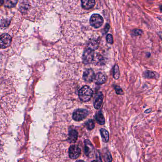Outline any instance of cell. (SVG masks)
I'll return each mask as SVG.
<instances>
[{"label": "cell", "mask_w": 162, "mask_h": 162, "mask_svg": "<svg viewBox=\"0 0 162 162\" xmlns=\"http://www.w3.org/2000/svg\"><path fill=\"white\" fill-rule=\"evenodd\" d=\"M94 54L93 50L88 48L83 54V61L84 64L87 65L93 61Z\"/></svg>", "instance_id": "4"}, {"label": "cell", "mask_w": 162, "mask_h": 162, "mask_svg": "<svg viewBox=\"0 0 162 162\" xmlns=\"http://www.w3.org/2000/svg\"><path fill=\"white\" fill-rule=\"evenodd\" d=\"M109 24H107L105 27V30H106V32H108L109 29Z\"/></svg>", "instance_id": "24"}, {"label": "cell", "mask_w": 162, "mask_h": 162, "mask_svg": "<svg viewBox=\"0 0 162 162\" xmlns=\"http://www.w3.org/2000/svg\"><path fill=\"white\" fill-rule=\"evenodd\" d=\"M4 3V0H0V6L3 4Z\"/></svg>", "instance_id": "26"}, {"label": "cell", "mask_w": 162, "mask_h": 162, "mask_svg": "<svg viewBox=\"0 0 162 162\" xmlns=\"http://www.w3.org/2000/svg\"><path fill=\"white\" fill-rule=\"evenodd\" d=\"M68 153L70 158L76 159L80 156L81 150L78 146L73 145L69 148Z\"/></svg>", "instance_id": "6"}, {"label": "cell", "mask_w": 162, "mask_h": 162, "mask_svg": "<svg viewBox=\"0 0 162 162\" xmlns=\"http://www.w3.org/2000/svg\"><path fill=\"white\" fill-rule=\"evenodd\" d=\"M76 162H85L84 161H82V160H79V161H76Z\"/></svg>", "instance_id": "29"}, {"label": "cell", "mask_w": 162, "mask_h": 162, "mask_svg": "<svg viewBox=\"0 0 162 162\" xmlns=\"http://www.w3.org/2000/svg\"><path fill=\"white\" fill-rule=\"evenodd\" d=\"M158 35L160 39L162 40V32H158Z\"/></svg>", "instance_id": "25"}, {"label": "cell", "mask_w": 162, "mask_h": 162, "mask_svg": "<svg viewBox=\"0 0 162 162\" xmlns=\"http://www.w3.org/2000/svg\"><path fill=\"white\" fill-rule=\"evenodd\" d=\"M95 83L97 84H102L104 83L107 81V77L102 73H98L95 76L94 78Z\"/></svg>", "instance_id": "9"}, {"label": "cell", "mask_w": 162, "mask_h": 162, "mask_svg": "<svg viewBox=\"0 0 162 162\" xmlns=\"http://www.w3.org/2000/svg\"><path fill=\"white\" fill-rule=\"evenodd\" d=\"M99 45V42L96 39H91L88 42V48L90 49H92L93 50H94L98 48Z\"/></svg>", "instance_id": "13"}, {"label": "cell", "mask_w": 162, "mask_h": 162, "mask_svg": "<svg viewBox=\"0 0 162 162\" xmlns=\"http://www.w3.org/2000/svg\"><path fill=\"white\" fill-rule=\"evenodd\" d=\"M95 74L92 69H87L84 71L83 74V79L86 82H91L94 79Z\"/></svg>", "instance_id": "7"}, {"label": "cell", "mask_w": 162, "mask_h": 162, "mask_svg": "<svg viewBox=\"0 0 162 162\" xmlns=\"http://www.w3.org/2000/svg\"><path fill=\"white\" fill-rule=\"evenodd\" d=\"M103 58L102 55H98V54L94 55L93 61L94 62V63H95L96 65H101V63L103 62Z\"/></svg>", "instance_id": "18"}, {"label": "cell", "mask_w": 162, "mask_h": 162, "mask_svg": "<svg viewBox=\"0 0 162 162\" xmlns=\"http://www.w3.org/2000/svg\"><path fill=\"white\" fill-rule=\"evenodd\" d=\"M106 39H107V41L108 43H109V44H112L113 43V37H112V36L111 34H108V35L107 36Z\"/></svg>", "instance_id": "23"}, {"label": "cell", "mask_w": 162, "mask_h": 162, "mask_svg": "<svg viewBox=\"0 0 162 162\" xmlns=\"http://www.w3.org/2000/svg\"><path fill=\"white\" fill-rule=\"evenodd\" d=\"M103 94H102V93H99L94 99L93 102L94 107L95 109H99L101 108L103 102Z\"/></svg>", "instance_id": "8"}, {"label": "cell", "mask_w": 162, "mask_h": 162, "mask_svg": "<svg viewBox=\"0 0 162 162\" xmlns=\"http://www.w3.org/2000/svg\"><path fill=\"white\" fill-rule=\"evenodd\" d=\"M143 34V30L140 29H135L132 30V35L135 36L142 35Z\"/></svg>", "instance_id": "21"}, {"label": "cell", "mask_w": 162, "mask_h": 162, "mask_svg": "<svg viewBox=\"0 0 162 162\" xmlns=\"http://www.w3.org/2000/svg\"><path fill=\"white\" fill-rule=\"evenodd\" d=\"M88 143H86L84 151L86 153V155L87 156H89L90 154L92 153V151H93V146H92L89 141H88Z\"/></svg>", "instance_id": "16"}, {"label": "cell", "mask_w": 162, "mask_h": 162, "mask_svg": "<svg viewBox=\"0 0 162 162\" xmlns=\"http://www.w3.org/2000/svg\"><path fill=\"white\" fill-rule=\"evenodd\" d=\"M120 76V73H119V68L118 65H116L114 67L113 70V77L115 79H118Z\"/></svg>", "instance_id": "19"}, {"label": "cell", "mask_w": 162, "mask_h": 162, "mask_svg": "<svg viewBox=\"0 0 162 162\" xmlns=\"http://www.w3.org/2000/svg\"><path fill=\"white\" fill-rule=\"evenodd\" d=\"M97 162H102V160H101V157L100 158H99L97 160Z\"/></svg>", "instance_id": "27"}, {"label": "cell", "mask_w": 162, "mask_h": 162, "mask_svg": "<svg viewBox=\"0 0 162 162\" xmlns=\"http://www.w3.org/2000/svg\"><path fill=\"white\" fill-rule=\"evenodd\" d=\"M90 25L97 29L102 25L103 23V18L99 14H93L90 17Z\"/></svg>", "instance_id": "2"}, {"label": "cell", "mask_w": 162, "mask_h": 162, "mask_svg": "<svg viewBox=\"0 0 162 162\" xmlns=\"http://www.w3.org/2000/svg\"><path fill=\"white\" fill-rule=\"evenodd\" d=\"M115 88V89L116 92L117 94H119V95H122L123 94V90L119 86H116Z\"/></svg>", "instance_id": "22"}, {"label": "cell", "mask_w": 162, "mask_h": 162, "mask_svg": "<svg viewBox=\"0 0 162 162\" xmlns=\"http://www.w3.org/2000/svg\"><path fill=\"white\" fill-rule=\"evenodd\" d=\"M160 11L162 13V5H160L159 7Z\"/></svg>", "instance_id": "28"}, {"label": "cell", "mask_w": 162, "mask_h": 162, "mask_svg": "<svg viewBox=\"0 0 162 162\" xmlns=\"http://www.w3.org/2000/svg\"><path fill=\"white\" fill-rule=\"evenodd\" d=\"M143 76L145 78L147 79H157L159 78V74L158 73H156L151 71H146L143 73Z\"/></svg>", "instance_id": "12"}, {"label": "cell", "mask_w": 162, "mask_h": 162, "mask_svg": "<svg viewBox=\"0 0 162 162\" xmlns=\"http://www.w3.org/2000/svg\"><path fill=\"white\" fill-rule=\"evenodd\" d=\"M18 0H5V6L8 8H13L16 5Z\"/></svg>", "instance_id": "17"}, {"label": "cell", "mask_w": 162, "mask_h": 162, "mask_svg": "<svg viewBox=\"0 0 162 162\" xmlns=\"http://www.w3.org/2000/svg\"><path fill=\"white\" fill-rule=\"evenodd\" d=\"M101 131V136L103 141L107 142L109 140V134L108 131L106 130L104 128H102L100 130Z\"/></svg>", "instance_id": "15"}, {"label": "cell", "mask_w": 162, "mask_h": 162, "mask_svg": "<svg viewBox=\"0 0 162 162\" xmlns=\"http://www.w3.org/2000/svg\"><path fill=\"white\" fill-rule=\"evenodd\" d=\"M95 122L93 120H92V119L89 120L86 123L87 128L89 130H92L93 129L94 127H95Z\"/></svg>", "instance_id": "20"}, {"label": "cell", "mask_w": 162, "mask_h": 162, "mask_svg": "<svg viewBox=\"0 0 162 162\" xmlns=\"http://www.w3.org/2000/svg\"><path fill=\"white\" fill-rule=\"evenodd\" d=\"M81 2L83 8L86 10L91 9L95 5V0H82Z\"/></svg>", "instance_id": "10"}, {"label": "cell", "mask_w": 162, "mask_h": 162, "mask_svg": "<svg viewBox=\"0 0 162 162\" xmlns=\"http://www.w3.org/2000/svg\"><path fill=\"white\" fill-rule=\"evenodd\" d=\"M92 162H98L97 160H93V161H92Z\"/></svg>", "instance_id": "30"}, {"label": "cell", "mask_w": 162, "mask_h": 162, "mask_svg": "<svg viewBox=\"0 0 162 162\" xmlns=\"http://www.w3.org/2000/svg\"><path fill=\"white\" fill-rule=\"evenodd\" d=\"M11 37L9 34L4 33L0 36V48L4 49L11 45Z\"/></svg>", "instance_id": "3"}, {"label": "cell", "mask_w": 162, "mask_h": 162, "mask_svg": "<svg viewBox=\"0 0 162 162\" xmlns=\"http://www.w3.org/2000/svg\"><path fill=\"white\" fill-rule=\"evenodd\" d=\"M78 138V133L76 130H71L68 134V142L71 143H74Z\"/></svg>", "instance_id": "11"}, {"label": "cell", "mask_w": 162, "mask_h": 162, "mask_svg": "<svg viewBox=\"0 0 162 162\" xmlns=\"http://www.w3.org/2000/svg\"><path fill=\"white\" fill-rule=\"evenodd\" d=\"M93 91L88 86L83 87L79 91V96L81 101L87 102L90 100L93 96Z\"/></svg>", "instance_id": "1"}, {"label": "cell", "mask_w": 162, "mask_h": 162, "mask_svg": "<svg viewBox=\"0 0 162 162\" xmlns=\"http://www.w3.org/2000/svg\"><path fill=\"white\" fill-rule=\"evenodd\" d=\"M96 119L99 124L103 125L105 123L104 117L101 112H99L96 114Z\"/></svg>", "instance_id": "14"}, {"label": "cell", "mask_w": 162, "mask_h": 162, "mask_svg": "<svg viewBox=\"0 0 162 162\" xmlns=\"http://www.w3.org/2000/svg\"><path fill=\"white\" fill-rule=\"evenodd\" d=\"M88 114V111L86 109H78L73 113V118L74 121H79L86 118Z\"/></svg>", "instance_id": "5"}]
</instances>
